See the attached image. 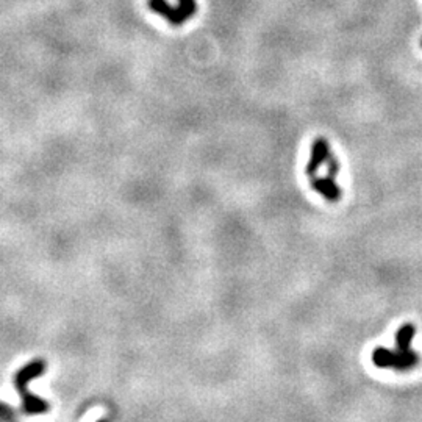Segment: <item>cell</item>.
<instances>
[{
    "mask_svg": "<svg viewBox=\"0 0 422 422\" xmlns=\"http://www.w3.org/2000/svg\"><path fill=\"white\" fill-rule=\"evenodd\" d=\"M311 188L315 189L316 193L322 194L324 198L332 203H337L341 200V198H343V191H341V188L337 185L334 179H330V177H324V179L313 177Z\"/></svg>",
    "mask_w": 422,
    "mask_h": 422,
    "instance_id": "5",
    "label": "cell"
},
{
    "mask_svg": "<svg viewBox=\"0 0 422 422\" xmlns=\"http://www.w3.org/2000/svg\"><path fill=\"white\" fill-rule=\"evenodd\" d=\"M373 363L377 368H391L396 370H409L419 363V356L410 351H390L385 347H377L373 352Z\"/></svg>",
    "mask_w": 422,
    "mask_h": 422,
    "instance_id": "3",
    "label": "cell"
},
{
    "mask_svg": "<svg viewBox=\"0 0 422 422\" xmlns=\"http://www.w3.org/2000/svg\"><path fill=\"white\" fill-rule=\"evenodd\" d=\"M325 164H327V177H330V179H337L338 172H339V162H338L337 155H334L332 150H330L329 157H327V162H325Z\"/></svg>",
    "mask_w": 422,
    "mask_h": 422,
    "instance_id": "7",
    "label": "cell"
},
{
    "mask_svg": "<svg viewBox=\"0 0 422 422\" xmlns=\"http://www.w3.org/2000/svg\"><path fill=\"white\" fill-rule=\"evenodd\" d=\"M149 8L163 16L171 25L177 27L194 16L198 4H195V0H179V5L172 6L166 0H149Z\"/></svg>",
    "mask_w": 422,
    "mask_h": 422,
    "instance_id": "2",
    "label": "cell"
},
{
    "mask_svg": "<svg viewBox=\"0 0 422 422\" xmlns=\"http://www.w3.org/2000/svg\"><path fill=\"white\" fill-rule=\"evenodd\" d=\"M329 154H330L329 141H327L325 138H316L315 143H313V145H311L310 159H308L307 166H305V174H307V177L313 179V177L318 176V172H319V169H321V166L325 164Z\"/></svg>",
    "mask_w": 422,
    "mask_h": 422,
    "instance_id": "4",
    "label": "cell"
},
{
    "mask_svg": "<svg viewBox=\"0 0 422 422\" xmlns=\"http://www.w3.org/2000/svg\"><path fill=\"white\" fill-rule=\"evenodd\" d=\"M14 418H16V411L10 405L0 402V421H11Z\"/></svg>",
    "mask_w": 422,
    "mask_h": 422,
    "instance_id": "8",
    "label": "cell"
},
{
    "mask_svg": "<svg viewBox=\"0 0 422 422\" xmlns=\"http://www.w3.org/2000/svg\"><path fill=\"white\" fill-rule=\"evenodd\" d=\"M414 333H416V329H414V325H411V324L404 325L402 329L397 332L396 344H397L399 351H410V346H411V341L414 338Z\"/></svg>",
    "mask_w": 422,
    "mask_h": 422,
    "instance_id": "6",
    "label": "cell"
},
{
    "mask_svg": "<svg viewBox=\"0 0 422 422\" xmlns=\"http://www.w3.org/2000/svg\"><path fill=\"white\" fill-rule=\"evenodd\" d=\"M47 365L44 360L36 358L30 363H27L25 366L18 369L16 374H14V388H16L20 399H23L24 414H42L50 410V404L47 400L41 399L40 396H36L33 392L28 391V383L44 374Z\"/></svg>",
    "mask_w": 422,
    "mask_h": 422,
    "instance_id": "1",
    "label": "cell"
}]
</instances>
